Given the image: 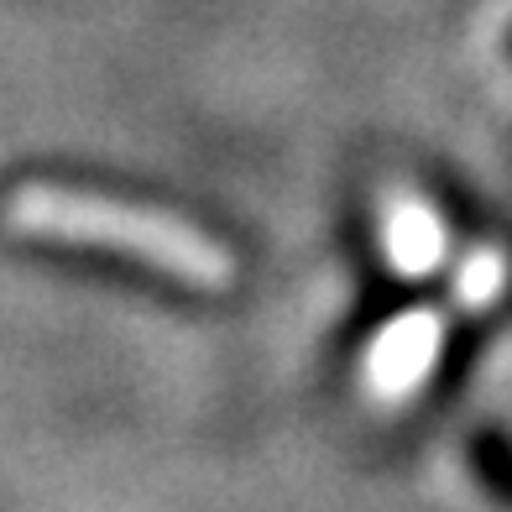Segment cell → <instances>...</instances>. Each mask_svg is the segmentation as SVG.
<instances>
[{
	"mask_svg": "<svg viewBox=\"0 0 512 512\" xmlns=\"http://www.w3.org/2000/svg\"><path fill=\"white\" fill-rule=\"evenodd\" d=\"M6 225L16 236L136 256V262L168 272L189 288H230L236 283V256H230L225 241L209 236V230L168 215V209L110 199V194H95V189L21 183L6 199Z\"/></svg>",
	"mask_w": 512,
	"mask_h": 512,
	"instance_id": "6da1fadb",
	"label": "cell"
},
{
	"mask_svg": "<svg viewBox=\"0 0 512 512\" xmlns=\"http://www.w3.org/2000/svg\"><path fill=\"white\" fill-rule=\"evenodd\" d=\"M445 351V319L429 309H413L403 319H392L377 335V345L366 351V392L382 408H398L418 398V387L429 382V371Z\"/></svg>",
	"mask_w": 512,
	"mask_h": 512,
	"instance_id": "7a4b0ae2",
	"label": "cell"
},
{
	"mask_svg": "<svg viewBox=\"0 0 512 512\" xmlns=\"http://www.w3.org/2000/svg\"><path fill=\"white\" fill-rule=\"evenodd\" d=\"M382 236L392 251V267L403 277H424L439 267V246H445V230H439L434 209L413 194H392L387 199V220H382Z\"/></svg>",
	"mask_w": 512,
	"mask_h": 512,
	"instance_id": "3957f363",
	"label": "cell"
},
{
	"mask_svg": "<svg viewBox=\"0 0 512 512\" xmlns=\"http://www.w3.org/2000/svg\"><path fill=\"white\" fill-rule=\"evenodd\" d=\"M502 277H507L502 256H497V251H476L471 262L460 267V298H465V304H471V309L492 304V298L502 293Z\"/></svg>",
	"mask_w": 512,
	"mask_h": 512,
	"instance_id": "277c9868",
	"label": "cell"
}]
</instances>
